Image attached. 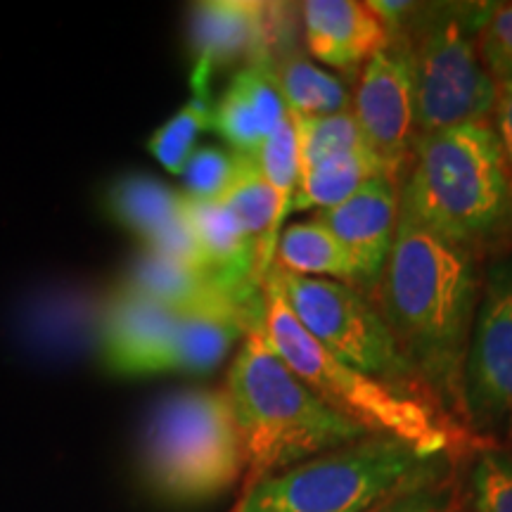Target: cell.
I'll use <instances>...</instances> for the list:
<instances>
[{"instance_id":"1","label":"cell","mask_w":512,"mask_h":512,"mask_svg":"<svg viewBox=\"0 0 512 512\" xmlns=\"http://www.w3.org/2000/svg\"><path fill=\"white\" fill-rule=\"evenodd\" d=\"M479 287L472 249L401 219L380 278L382 316L420 382L463 406V363Z\"/></svg>"},{"instance_id":"2","label":"cell","mask_w":512,"mask_h":512,"mask_svg":"<svg viewBox=\"0 0 512 512\" xmlns=\"http://www.w3.org/2000/svg\"><path fill=\"white\" fill-rule=\"evenodd\" d=\"M226 392L245 444L249 486L370 437L285 366L266 335L264 311L242 337Z\"/></svg>"},{"instance_id":"3","label":"cell","mask_w":512,"mask_h":512,"mask_svg":"<svg viewBox=\"0 0 512 512\" xmlns=\"http://www.w3.org/2000/svg\"><path fill=\"white\" fill-rule=\"evenodd\" d=\"M512 214V174L489 124L420 133L399 181V216L475 249Z\"/></svg>"},{"instance_id":"4","label":"cell","mask_w":512,"mask_h":512,"mask_svg":"<svg viewBox=\"0 0 512 512\" xmlns=\"http://www.w3.org/2000/svg\"><path fill=\"white\" fill-rule=\"evenodd\" d=\"M261 290L266 335L273 349L285 366L330 408L363 427L370 437L403 441L427 458H434L451 446L456 427L441 418L422 396L384 384L330 356L299 325L283 292L268 273Z\"/></svg>"},{"instance_id":"5","label":"cell","mask_w":512,"mask_h":512,"mask_svg":"<svg viewBox=\"0 0 512 512\" xmlns=\"http://www.w3.org/2000/svg\"><path fill=\"white\" fill-rule=\"evenodd\" d=\"M143 472L157 496L204 503L247 470L245 444L226 389H181L155 403L143 432Z\"/></svg>"},{"instance_id":"6","label":"cell","mask_w":512,"mask_h":512,"mask_svg":"<svg viewBox=\"0 0 512 512\" xmlns=\"http://www.w3.org/2000/svg\"><path fill=\"white\" fill-rule=\"evenodd\" d=\"M496 5H418L394 36L408 46L413 67L415 136L444 128L489 124L496 83L479 36Z\"/></svg>"},{"instance_id":"7","label":"cell","mask_w":512,"mask_h":512,"mask_svg":"<svg viewBox=\"0 0 512 512\" xmlns=\"http://www.w3.org/2000/svg\"><path fill=\"white\" fill-rule=\"evenodd\" d=\"M427 456L403 441L363 437L261 479L242 512H368L420 482Z\"/></svg>"},{"instance_id":"8","label":"cell","mask_w":512,"mask_h":512,"mask_svg":"<svg viewBox=\"0 0 512 512\" xmlns=\"http://www.w3.org/2000/svg\"><path fill=\"white\" fill-rule=\"evenodd\" d=\"M268 275L283 292L299 325L337 361L375 380L420 396L422 382L387 320L354 285L302 278L271 266Z\"/></svg>"},{"instance_id":"9","label":"cell","mask_w":512,"mask_h":512,"mask_svg":"<svg viewBox=\"0 0 512 512\" xmlns=\"http://www.w3.org/2000/svg\"><path fill=\"white\" fill-rule=\"evenodd\" d=\"M463 408L479 430L512 439V256L486 271L463 363Z\"/></svg>"},{"instance_id":"10","label":"cell","mask_w":512,"mask_h":512,"mask_svg":"<svg viewBox=\"0 0 512 512\" xmlns=\"http://www.w3.org/2000/svg\"><path fill=\"white\" fill-rule=\"evenodd\" d=\"M290 5L256 0H204L190 10L192 86H209L214 69L245 60L273 62L292 34Z\"/></svg>"},{"instance_id":"11","label":"cell","mask_w":512,"mask_h":512,"mask_svg":"<svg viewBox=\"0 0 512 512\" xmlns=\"http://www.w3.org/2000/svg\"><path fill=\"white\" fill-rule=\"evenodd\" d=\"M351 114L387 176L399 183L415 138L413 67L401 36H392V43L366 62Z\"/></svg>"},{"instance_id":"12","label":"cell","mask_w":512,"mask_h":512,"mask_svg":"<svg viewBox=\"0 0 512 512\" xmlns=\"http://www.w3.org/2000/svg\"><path fill=\"white\" fill-rule=\"evenodd\" d=\"M102 204L114 223L143 240L145 249L204 271L181 190L155 176L126 174L105 190Z\"/></svg>"},{"instance_id":"13","label":"cell","mask_w":512,"mask_h":512,"mask_svg":"<svg viewBox=\"0 0 512 512\" xmlns=\"http://www.w3.org/2000/svg\"><path fill=\"white\" fill-rule=\"evenodd\" d=\"M178 311L119 290L100 325V358L114 375L171 373Z\"/></svg>"},{"instance_id":"14","label":"cell","mask_w":512,"mask_h":512,"mask_svg":"<svg viewBox=\"0 0 512 512\" xmlns=\"http://www.w3.org/2000/svg\"><path fill=\"white\" fill-rule=\"evenodd\" d=\"M316 219L351 254L361 285L380 283L399 228V183L377 176L349 200L318 211Z\"/></svg>"},{"instance_id":"15","label":"cell","mask_w":512,"mask_h":512,"mask_svg":"<svg viewBox=\"0 0 512 512\" xmlns=\"http://www.w3.org/2000/svg\"><path fill=\"white\" fill-rule=\"evenodd\" d=\"M306 48L318 62L354 69L392 43V31L361 0H306L299 5Z\"/></svg>"},{"instance_id":"16","label":"cell","mask_w":512,"mask_h":512,"mask_svg":"<svg viewBox=\"0 0 512 512\" xmlns=\"http://www.w3.org/2000/svg\"><path fill=\"white\" fill-rule=\"evenodd\" d=\"M273 264L302 278L361 285L351 254L316 216L309 221H294L280 230Z\"/></svg>"},{"instance_id":"17","label":"cell","mask_w":512,"mask_h":512,"mask_svg":"<svg viewBox=\"0 0 512 512\" xmlns=\"http://www.w3.org/2000/svg\"><path fill=\"white\" fill-rule=\"evenodd\" d=\"M235 157H238L235 176L221 202L233 211L245 233L254 240L256 252H259V278L264 280L268 268L273 266L275 245H278V235L285 221L254 155Z\"/></svg>"},{"instance_id":"18","label":"cell","mask_w":512,"mask_h":512,"mask_svg":"<svg viewBox=\"0 0 512 512\" xmlns=\"http://www.w3.org/2000/svg\"><path fill=\"white\" fill-rule=\"evenodd\" d=\"M271 72L283 93L290 114L297 117H328L351 110V93L339 76L302 53L285 50L271 62Z\"/></svg>"},{"instance_id":"19","label":"cell","mask_w":512,"mask_h":512,"mask_svg":"<svg viewBox=\"0 0 512 512\" xmlns=\"http://www.w3.org/2000/svg\"><path fill=\"white\" fill-rule=\"evenodd\" d=\"M214 287H219V283L202 268L145 249L133 261L121 290L152 299L169 309H185V306L200 302Z\"/></svg>"},{"instance_id":"20","label":"cell","mask_w":512,"mask_h":512,"mask_svg":"<svg viewBox=\"0 0 512 512\" xmlns=\"http://www.w3.org/2000/svg\"><path fill=\"white\" fill-rule=\"evenodd\" d=\"M377 176H387V171L370 150L318 164L316 169L306 171L299 178V188L292 197L290 214L304 209L325 211L337 207Z\"/></svg>"},{"instance_id":"21","label":"cell","mask_w":512,"mask_h":512,"mask_svg":"<svg viewBox=\"0 0 512 512\" xmlns=\"http://www.w3.org/2000/svg\"><path fill=\"white\" fill-rule=\"evenodd\" d=\"M211 119L214 100L209 95V86H192V98L147 138V150L169 174L181 176L183 166L197 150V140L211 128Z\"/></svg>"},{"instance_id":"22","label":"cell","mask_w":512,"mask_h":512,"mask_svg":"<svg viewBox=\"0 0 512 512\" xmlns=\"http://www.w3.org/2000/svg\"><path fill=\"white\" fill-rule=\"evenodd\" d=\"M290 119L294 124V133H297L302 174L316 169L318 164L330 162V159L370 150L351 110L328 114V117H297V114H290Z\"/></svg>"},{"instance_id":"23","label":"cell","mask_w":512,"mask_h":512,"mask_svg":"<svg viewBox=\"0 0 512 512\" xmlns=\"http://www.w3.org/2000/svg\"><path fill=\"white\" fill-rule=\"evenodd\" d=\"M254 159L259 164L261 174H264L268 188L273 192L275 204H278L280 216L285 221L290 216L292 197L299 188V178H302L297 133H294V124L290 117L261 143Z\"/></svg>"},{"instance_id":"24","label":"cell","mask_w":512,"mask_h":512,"mask_svg":"<svg viewBox=\"0 0 512 512\" xmlns=\"http://www.w3.org/2000/svg\"><path fill=\"white\" fill-rule=\"evenodd\" d=\"M238 157L221 147H197L183 166V195L195 202H216L226 195Z\"/></svg>"},{"instance_id":"25","label":"cell","mask_w":512,"mask_h":512,"mask_svg":"<svg viewBox=\"0 0 512 512\" xmlns=\"http://www.w3.org/2000/svg\"><path fill=\"white\" fill-rule=\"evenodd\" d=\"M211 128L226 140L230 152H235V155H256V150L266 140L252 107H249L240 88L235 86V81H230L221 98L214 102Z\"/></svg>"},{"instance_id":"26","label":"cell","mask_w":512,"mask_h":512,"mask_svg":"<svg viewBox=\"0 0 512 512\" xmlns=\"http://www.w3.org/2000/svg\"><path fill=\"white\" fill-rule=\"evenodd\" d=\"M233 81L252 107L264 138L271 136L275 128L290 117L283 93L271 72V62H249L233 76Z\"/></svg>"},{"instance_id":"27","label":"cell","mask_w":512,"mask_h":512,"mask_svg":"<svg viewBox=\"0 0 512 512\" xmlns=\"http://www.w3.org/2000/svg\"><path fill=\"white\" fill-rule=\"evenodd\" d=\"M472 491L479 512H512V456L484 451L472 470Z\"/></svg>"},{"instance_id":"28","label":"cell","mask_w":512,"mask_h":512,"mask_svg":"<svg viewBox=\"0 0 512 512\" xmlns=\"http://www.w3.org/2000/svg\"><path fill=\"white\" fill-rule=\"evenodd\" d=\"M479 50L489 74L512 72V5H498L479 36Z\"/></svg>"},{"instance_id":"29","label":"cell","mask_w":512,"mask_h":512,"mask_svg":"<svg viewBox=\"0 0 512 512\" xmlns=\"http://www.w3.org/2000/svg\"><path fill=\"white\" fill-rule=\"evenodd\" d=\"M496 83V105H494V128L498 143H501L505 164L512 174V72L494 74Z\"/></svg>"},{"instance_id":"30","label":"cell","mask_w":512,"mask_h":512,"mask_svg":"<svg viewBox=\"0 0 512 512\" xmlns=\"http://www.w3.org/2000/svg\"><path fill=\"white\" fill-rule=\"evenodd\" d=\"M448 505L441 498L427 494V491H406L389 501L375 505L368 512H446Z\"/></svg>"},{"instance_id":"31","label":"cell","mask_w":512,"mask_h":512,"mask_svg":"<svg viewBox=\"0 0 512 512\" xmlns=\"http://www.w3.org/2000/svg\"><path fill=\"white\" fill-rule=\"evenodd\" d=\"M446 512H458V508H456V505L451 503V505H448V510H446Z\"/></svg>"},{"instance_id":"32","label":"cell","mask_w":512,"mask_h":512,"mask_svg":"<svg viewBox=\"0 0 512 512\" xmlns=\"http://www.w3.org/2000/svg\"><path fill=\"white\" fill-rule=\"evenodd\" d=\"M238 512H242V510H238Z\"/></svg>"}]
</instances>
